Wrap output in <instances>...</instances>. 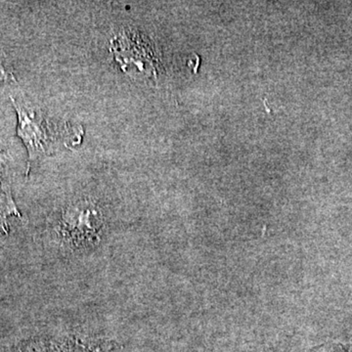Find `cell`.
<instances>
[{
  "mask_svg": "<svg viewBox=\"0 0 352 352\" xmlns=\"http://www.w3.org/2000/svg\"><path fill=\"white\" fill-rule=\"evenodd\" d=\"M12 100L18 117L17 134L23 141L29 162L76 146L82 140V127L51 119L24 102Z\"/></svg>",
  "mask_w": 352,
  "mask_h": 352,
  "instance_id": "6da1fadb",
  "label": "cell"
},
{
  "mask_svg": "<svg viewBox=\"0 0 352 352\" xmlns=\"http://www.w3.org/2000/svg\"><path fill=\"white\" fill-rule=\"evenodd\" d=\"M111 50L126 73L133 68L143 74L157 72V57L154 47L139 32H122L113 39Z\"/></svg>",
  "mask_w": 352,
  "mask_h": 352,
  "instance_id": "7a4b0ae2",
  "label": "cell"
},
{
  "mask_svg": "<svg viewBox=\"0 0 352 352\" xmlns=\"http://www.w3.org/2000/svg\"><path fill=\"white\" fill-rule=\"evenodd\" d=\"M10 78H13V76L7 67L6 56L0 46V85L6 83Z\"/></svg>",
  "mask_w": 352,
  "mask_h": 352,
  "instance_id": "3957f363",
  "label": "cell"
}]
</instances>
